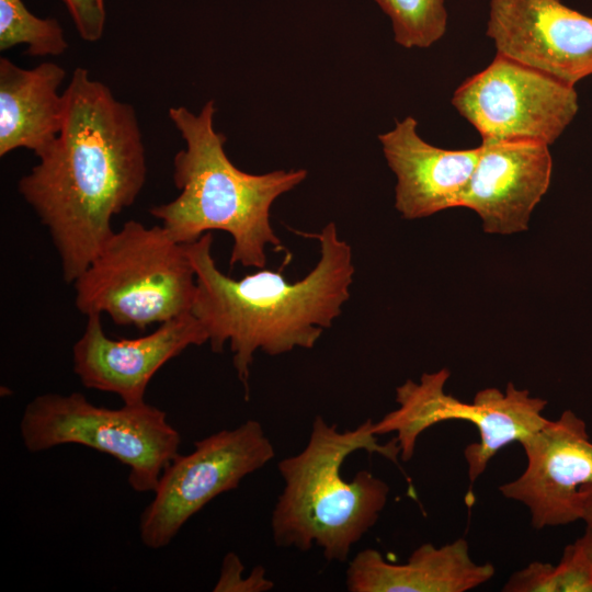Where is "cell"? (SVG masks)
<instances>
[{"label": "cell", "mask_w": 592, "mask_h": 592, "mask_svg": "<svg viewBox=\"0 0 592 592\" xmlns=\"http://www.w3.org/2000/svg\"><path fill=\"white\" fill-rule=\"evenodd\" d=\"M592 570V525H587L583 535L574 542Z\"/></svg>", "instance_id": "603a6c76"}, {"label": "cell", "mask_w": 592, "mask_h": 592, "mask_svg": "<svg viewBox=\"0 0 592 592\" xmlns=\"http://www.w3.org/2000/svg\"><path fill=\"white\" fill-rule=\"evenodd\" d=\"M579 520L592 525V482L582 486L578 493Z\"/></svg>", "instance_id": "7402d4cb"}, {"label": "cell", "mask_w": 592, "mask_h": 592, "mask_svg": "<svg viewBox=\"0 0 592 592\" xmlns=\"http://www.w3.org/2000/svg\"><path fill=\"white\" fill-rule=\"evenodd\" d=\"M244 567L235 553H228L223 559L219 578L214 585L215 592H265L273 589L274 583L266 578L263 567L253 568L243 577Z\"/></svg>", "instance_id": "d6986e66"}, {"label": "cell", "mask_w": 592, "mask_h": 592, "mask_svg": "<svg viewBox=\"0 0 592 592\" xmlns=\"http://www.w3.org/2000/svg\"><path fill=\"white\" fill-rule=\"evenodd\" d=\"M25 44L31 56H58L68 48L56 19L34 15L22 0H0V49Z\"/></svg>", "instance_id": "e0dca14e"}, {"label": "cell", "mask_w": 592, "mask_h": 592, "mask_svg": "<svg viewBox=\"0 0 592 592\" xmlns=\"http://www.w3.org/2000/svg\"><path fill=\"white\" fill-rule=\"evenodd\" d=\"M65 76L53 61L25 69L0 58L1 157L18 148L37 157L55 140L64 121L65 99L58 89Z\"/></svg>", "instance_id": "2e32d148"}, {"label": "cell", "mask_w": 592, "mask_h": 592, "mask_svg": "<svg viewBox=\"0 0 592 592\" xmlns=\"http://www.w3.org/2000/svg\"><path fill=\"white\" fill-rule=\"evenodd\" d=\"M320 258L301 280L291 283L278 271L260 269L241 278L224 274L212 254L213 236L185 244L196 275L192 314L204 327L213 352L229 343L232 363L248 399L250 367L257 351L278 355L312 349L350 298L354 265L350 244L334 223L318 234Z\"/></svg>", "instance_id": "7a4b0ae2"}, {"label": "cell", "mask_w": 592, "mask_h": 592, "mask_svg": "<svg viewBox=\"0 0 592 592\" xmlns=\"http://www.w3.org/2000/svg\"><path fill=\"white\" fill-rule=\"evenodd\" d=\"M55 140L19 181V192L47 228L67 283L88 267L115 231L112 219L134 204L147 178L134 107L78 67L64 92Z\"/></svg>", "instance_id": "6da1fadb"}, {"label": "cell", "mask_w": 592, "mask_h": 592, "mask_svg": "<svg viewBox=\"0 0 592 592\" xmlns=\"http://www.w3.org/2000/svg\"><path fill=\"white\" fill-rule=\"evenodd\" d=\"M492 563H477L460 537L436 547L424 543L403 563L388 562L373 548L361 550L345 573L350 592H466L494 576Z\"/></svg>", "instance_id": "9a60e30c"}, {"label": "cell", "mask_w": 592, "mask_h": 592, "mask_svg": "<svg viewBox=\"0 0 592 592\" xmlns=\"http://www.w3.org/2000/svg\"><path fill=\"white\" fill-rule=\"evenodd\" d=\"M274 456L273 444L257 420L195 441L191 453L178 454L163 469L152 500L140 514L141 543L151 549L168 546L208 502L236 489Z\"/></svg>", "instance_id": "ba28073f"}, {"label": "cell", "mask_w": 592, "mask_h": 592, "mask_svg": "<svg viewBox=\"0 0 592 592\" xmlns=\"http://www.w3.org/2000/svg\"><path fill=\"white\" fill-rule=\"evenodd\" d=\"M206 342L207 333L192 312L159 323L155 331L135 339L109 338L101 315H90L72 348V368L86 388L114 394L124 405H141L150 380L162 366L187 348Z\"/></svg>", "instance_id": "7c38bea8"}, {"label": "cell", "mask_w": 592, "mask_h": 592, "mask_svg": "<svg viewBox=\"0 0 592 592\" xmlns=\"http://www.w3.org/2000/svg\"><path fill=\"white\" fill-rule=\"evenodd\" d=\"M386 13L394 39L405 48H429L447 29L444 0H375Z\"/></svg>", "instance_id": "ac0fdd59"}, {"label": "cell", "mask_w": 592, "mask_h": 592, "mask_svg": "<svg viewBox=\"0 0 592 592\" xmlns=\"http://www.w3.org/2000/svg\"><path fill=\"white\" fill-rule=\"evenodd\" d=\"M520 444L526 468L500 486V492L528 509L536 530L579 520V490L592 482V442L585 422L566 410Z\"/></svg>", "instance_id": "8fae6325"}, {"label": "cell", "mask_w": 592, "mask_h": 592, "mask_svg": "<svg viewBox=\"0 0 592 592\" xmlns=\"http://www.w3.org/2000/svg\"><path fill=\"white\" fill-rule=\"evenodd\" d=\"M84 316L107 315L140 330L192 312L196 275L185 244L161 226L128 220L72 283Z\"/></svg>", "instance_id": "5b68a950"}, {"label": "cell", "mask_w": 592, "mask_h": 592, "mask_svg": "<svg viewBox=\"0 0 592 592\" xmlns=\"http://www.w3.org/2000/svg\"><path fill=\"white\" fill-rule=\"evenodd\" d=\"M215 113L213 100L197 115L184 106L169 109V117L185 141L173 159V181L180 194L149 212L181 244L210 230L226 231L232 238L230 266L263 269L266 246L284 249L270 221L271 206L299 185L307 171L252 174L238 169L226 155V136L214 128Z\"/></svg>", "instance_id": "3957f363"}, {"label": "cell", "mask_w": 592, "mask_h": 592, "mask_svg": "<svg viewBox=\"0 0 592 592\" xmlns=\"http://www.w3.org/2000/svg\"><path fill=\"white\" fill-rule=\"evenodd\" d=\"M448 377L449 371L441 368L423 374L419 383L408 379L398 386L399 407L373 422L372 431L377 436L395 432L400 458L407 462L414 454L420 434L432 425L451 420L473 423L480 441L467 445L464 457L474 485L500 449L513 442L520 443L547 422L543 415L547 401L509 383L504 391L486 388L467 403L445 392Z\"/></svg>", "instance_id": "52a82bcc"}, {"label": "cell", "mask_w": 592, "mask_h": 592, "mask_svg": "<svg viewBox=\"0 0 592 592\" xmlns=\"http://www.w3.org/2000/svg\"><path fill=\"white\" fill-rule=\"evenodd\" d=\"M417 127L415 118L407 116L378 136L397 178L395 207L406 219L459 207L479 157V147L454 150L433 146L422 139Z\"/></svg>", "instance_id": "5bb4252c"}, {"label": "cell", "mask_w": 592, "mask_h": 592, "mask_svg": "<svg viewBox=\"0 0 592 592\" xmlns=\"http://www.w3.org/2000/svg\"><path fill=\"white\" fill-rule=\"evenodd\" d=\"M553 172L549 146L532 139H483L459 207L474 210L488 234L527 229Z\"/></svg>", "instance_id": "4fadbf2b"}, {"label": "cell", "mask_w": 592, "mask_h": 592, "mask_svg": "<svg viewBox=\"0 0 592 592\" xmlns=\"http://www.w3.org/2000/svg\"><path fill=\"white\" fill-rule=\"evenodd\" d=\"M19 430L31 453L77 444L114 457L128 467V483L136 492H153L181 444L163 410L147 402L100 407L77 391L36 396L26 405Z\"/></svg>", "instance_id": "8992f818"}, {"label": "cell", "mask_w": 592, "mask_h": 592, "mask_svg": "<svg viewBox=\"0 0 592 592\" xmlns=\"http://www.w3.org/2000/svg\"><path fill=\"white\" fill-rule=\"evenodd\" d=\"M497 53L574 86L592 75V18L561 0H489Z\"/></svg>", "instance_id": "30bf717a"}, {"label": "cell", "mask_w": 592, "mask_h": 592, "mask_svg": "<svg viewBox=\"0 0 592 592\" xmlns=\"http://www.w3.org/2000/svg\"><path fill=\"white\" fill-rule=\"evenodd\" d=\"M80 37L95 43L103 36L106 11L104 0H61Z\"/></svg>", "instance_id": "44dd1931"}, {"label": "cell", "mask_w": 592, "mask_h": 592, "mask_svg": "<svg viewBox=\"0 0 592 592\" xmlns=\"http://www.w3.org/2000/svg\"><path fill=\"white\" fill-rule=\"evenodd\" d=\"M452 104L481 139L554 144L579 110L574 86L501 54L454 92Z\"/></svg>", "instance_id": "9c48e42d"}, {"label": "cell", "mask_w": 592, "mask_h": 592, "mask_svg": "<svg viewBox=\"0 0 592 592\" xmlns=\"http://www.w3.org/2000/svg\"><path fill=\"white\" fill-rule=\"evenodd\" d=\"M555 577L557 592H592V570L574 543L555 565Z\"/></svg>", "instance_id": "ffe728a7"}, {"label": "cell", "mask_w": 592, "mask_h": 592, "mask_svg": "<svg viewBox=\"0 0 592 592\" xmlns=\"http://www.w3.org/2000/svg\"><path fill=\"white\" fill-rule=\"evenodd\" d=\"M366 420L353 430L339 431L317 415L305 448L283 458L277 469L284 487L272 512L277 546L307 551L322 549L328 561H346L351 549L377 522L389 486L367 470L345 480L341 467L350 454L363 449L395 463L400 457L396 439L380 444Z\"/></svg>", "instance_id": "277c9868"}]
</instances>
